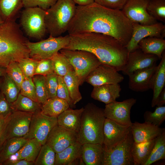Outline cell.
<instances>
[{
	"mask_svg": "<svg viewBox=\"0 0 165 165\" xmlns=\"http://www.w3.org/2000/svg\"><path fill=\"white\" fill-rule=\"evenodd\" d=\"M67 31L70 35L90 32L108 35L126 47L132 35V23L121 10L108 8L94 2L76 6Z\"/></svg>",
	"mask_w": 165,
	"mask_h": 165,
	"instance_id": "6da1fadb",
	"label": "cell"
},
{
	"mask_svg": "<svg viewBox=\"0 0 165 165\" xmlns=\"http://www.w3.org/2000/svg\"><path fill=\"white\" fill-rule=\"evenodd\" d=\"M70 41L64 49L81 50L91 52L101 63L122 71L127 63L128 53L125 47L114 37L90 32L70 35Z\"/></svg>",
	"mask_w": 165,
	"mask_h": 165,
	"instance_id": "7a4b0ae2",
	"label": "cell"
},
{
	"mask_svg": "<svg viewBox=\"0 0 165 165\" xmlns=\"http://www.w3.org/2000/svg\"><path fill=\"white\" fill-rule=\"evenodd\" d=\"M28 41L15 21H5L0 26V67L6 68L11 62L29 57Z\"/></svg>",
	"mask_w": 165,
	"mask_h": 165,
	"instance_id": "3957f363",
	"label": "cell"
},
{
	"mask_svg": "<svg viewBox=\"0 0 165 165\" xmlns=\"http://www.w3.org/2000/svg\"><path fill=\"white\" fill-rule=\"evenodd\" d=\"M105 118L104 109L93 103L87 104L84 107L82 114L77 141L82 145L87 143L102 145L103 129Z\"/></svg>",
	"mask_w": 165,
	"mask_h": 165,
	"instance_id": "277c9868",
	"label": "cell"
},
{
	"mask_svg": "<svg viewBox=\"0 0 165 165\" xmlns=\"http://www.w3.org/2000/svg\"><path fill=\"white\" fill-rule=\"evenodd\" d=\"M72 0H57L46 10L45 21L47 33L57 37L67 31L76 6Z\"/></svg>",
	"mask_w": 165,
	"mask_h": 165,
	"instance_id": "5b68a950",
	"label": "cell"
},
{
	"mask_svg": "<svg viewBox=\"0 0 165 165\" xmlns=\"http://www.w3.org/2000/svg\"><path fill=\"white\" fill-rule=\"evenodd\" d=\"M60 51L72 66L80 85L85 81L90 73L101 64L95 55L88 51L62 49Z\"/></svg>",
	"mask_w": 165,
	"mask_h": 165,
	"instance_id": "8992f818",
	"label": "cell"
},
{
	"mask_svg": "<svg viewBox=\"0 0 165 165\" xmlns=\"http://www.w3.org/2000/svg\"><path fill=\"white\" fill-rule=\"evenodd\" d=\"M71 36L53 37L37 42L29 40L27 46L29 51L30 57L34 59H51L61 50L64 49L70 42Z\"/></svg>",
	"mask_w": 165,
	"mask_h": 165,
	"instance_id": "52a82bcc",
	"label": "cell"
},
{
	"mask_svg": "<svg viewBox=\"0 0 165 165\" xmlns=\"http://www.w3.org/2000/svg\"><path fill=\"white\" fill-rule=\"evenodd\" d=\"M46 11L38 7L24 8L20 22L25 33L30 38L42 39L47 33L45 21Z\"/></svg>",
	"mask_w": 165,
	"mask_h": 165,
	"instance_id": "ba28073f",
	"label": "cell"
},
{
	"mask_svg": "<svg viewBox=\"0 0 165 165\" xmlns=\"http://www.w3.org/2000/svg\"><path fill=\"white\" fill-rule=\"evenodd\" d=\"M133 141L130 130L125 138L117 145L109 149L104 148L101 165H134L131 153Z\"/></svg>",
	"mask_w": 165,
	"mask_h": 165,
	"instance_id": "9c48e42d",
	"label": "cell"
},
{
	"mask_svg": "<svg viewBox=\"0 0 165 165\" xmlns=\"http://www.w3.org/2000/svg\"><path fill=\"white\" fill-rule=\"evenodd\" d=\"M57 125V118L47 116L41 110H38L33 114L29 131L23 137L28 140L36 138L42 145L46 143L50 131Z\"/></svg>",
	"mask_w": 165,
	"mask_h": 165,
	"instance_id": "30bf717a",
	"label": "cell"
},
{
	"mask_svg": "<svg viewBox=\"0 0 165 165\" xmlns=\"http://www.w3.org/2000/svg\"><path fill=\"white\" fill-rule=\"evenodd\" d=\"M33 114L18 111H12L6 122L5 134L6 139L23 137L26 135Z\"/></svg>",
	"mask_w": 165,
	"mask_h": 165,
	"instance_id": "8fae6325",
	"label": "cell"
},
{
	"mask_svg": "<svg viewBox=\"0 0 165 165\" xmlns=\"http://www.w3.org/2000/svg\"><path fill=\"white\" fill-rule=\"evenodd\" d=\"M132 23V31L130 41L126 46L128 54L139 48L138 43L143 39L148 37L164 38L165 36V25L161 22L152 24L142 25Z\"/></svg>",
	"mask_w": 165,
	"mask_h": 165,
	"instance_id": "7c38bea8",
	"label": "cell"
},
{
	"mask_svg": "<svg viewBox=\"0 0 165 165\" xmlns=\"http://www.w3.org/2000/svg\"><path fill=\"white\" fill-rule=\"evenodd\" d=\"M136 101V99L131 98L121 102L116 101L106 105L104 109L105 117L122 125L131 127L132 122L130 110Z\"/></svg>",
	"mask_w": 165,
	"mask_h": 165,
	"instance_id": "4fadbf2b",
	"label": "cell"
},
{
	"mask_svg": "<svg viewBox=\"0 0 165 165\" xmlns=\"http://www.w3.org/2000/svg\"><path fill=\"white\" fill-rule=\"evenodd\" d=\"M149 0H128L121 11L132 23L148 25L155 24L157 20L148 13L147 8Z\"/></svg>",
	"mask_w": 165,
	"mask_h": 165,
	"instance_id": "5bb4252c",
	"label": "cell"
},
{
	"mask_svg": "<svg viewBox=\"0 0 165 165\" xmlns=\"http://www.w3.org/2000/svg\"><path fill=\"white\" fill-rule=\"evenodd\" d=\"M124 77L112 67L101 63L88 75L85 81L93 87L119 83Z\"/></svg>",
	"mask_w": 165,
	"mask_h": 165,
	"instance_id": "9a60e30c",
	"label": "cell"
},
{
	"mask_svg": "<svg viewBox=\"0 0 165 165\" xmlns=\"http://www.w3.org/2000/svg\"><path fill=\"white\" fill-rule=\"evenodd\" d=\"M77 133L57 125L49 133L46 143L56 153L61 152L77 141Z\"/></svg>",
	"mask_w": 165,
	"mask_h": 165,
	"instance_id": "2e32d148",
	"label": "cell"
},
{
	"mask_svg": "<svg viewBox=\"0 0 165 165\" xmlns=\"http://www.w3.org/2000/svg\"><path fill=\"white\" fill-rule=\"evenodd\" d=\"M130 128L106 118L103 129L104 148H111L124 140L130 131Z\"/></svg>",
	"mask_w": 165,
	"mask_h": 165,
	"instance_id": "e0dca14e",
	"label": "cell"
},
{
	"mask_svg": "<svg viewBox=\"0 0 165 165\" xmlns=\"http://www.w3.org/2000/svg\"><path fill=\"white\" fill-rule=\"evenodd\" d=\"M159 59L156 55L145 53L138 48L128 54L127 63L122 72L124 75H128L137 70L156 64Z\"/></svg>",
	"mask_w": 165,
	"mask_h": 165,
	"instance_id": "ac0fdd59",
	"label": "cell"
},
{
	"mask_svg": "<svg viewBox=\"0 0 165 165\" xmlns=\"http://www.w3.org/2000/svg\"><path fill=\"white\" fill-rule=\"evenodd\" d=\"M130 128L134 141L138 143L155 139L165 130L152 124L145 122L132 123Z\"/></svg>",
	"mask_w": 165,
	"mask_h": 165,
	"instance_id": "d6986e66",
	"label": "cell"
},
{
	"mask_svg": "<svg viewBox=\"0 0 165 165\" xmlns=\"http://www.w3.org/2000/svg\"><path fill=\"white\" fill-rule=\"evenodd\" d=\"M157 65L137 70L129 75L128 86L131 90L136 92H143L150 89L151 77Z\"/></svg>",
	"mask_w": 165,
	"mask_h": 165,
	"instance_id": "ffe728a7",
	"label": "cell"
},
{
	"mask_svg": "<svg viewBox=\"0 0 165 165\" xmlns=\"http://www.w3.org/2000/svg\"><path fill=\"white\" fill-rule=\"evenodd\" d=\"M121 88L119 83L94 87L91 94L93 99L107 105L114 102L120 96Z\"/></svg>",
	"mask_w": 165,
	"mask_h": 165,
	"instance_id": "44dd1931",
	"label": "cell"
},
{
	"mask_svg": "<svg viewBox=\"0 0 165 165\" xmlns=\"http://www.w3.org/2000/svg\"><path fill=\"white\" fill-rule=\"evenodd\" d=\"M84 107L73 109L68 108L57 118V125L67 130L79 132L81 125V117Z\"/></svg>",
	"mask_w": 165,
	"mask_h": 165,
	"instance_id": "7402d4cb",
	"label": "cell"
},
{
	"mask_svg": "<svg viewBox=\"0 0 165 165\" xmlns=\"http://www.w3.org/2000/svg\"><path fill=\"white\" fill-rule=\"evenodd\" d=\"M165 86V51L163 52L161 61L157 65L151 77L150 89L153 91V96L151 102L152 107L156 106L157 99Z\"/></svg>",
	"mask_w": 165,
	"mask_h": 165,
	"instance_id": "603a6c76",
	"label": "cell"
},
{
	"mask_svg": "<svg viewBox=\"0 0 165 165\" xmlns=\"http://www.w3.org/2000/svg\"><path fill=\"white\" fill-rule=\"evenodd\" d=\"M104 152L103 145L85 143L82 145V158L86 165H101Z\"/></svg>",
	"mask_w": 165,
	"mask_h": 165,
	"instance_id": "cb8c5ba5",
	"label": "cell"
},
{
	"mask_svg": "<svg viewBox=\"0 0 165 165\" xmlns=\"http://www.w3.org/2000/svg\"><path fill=\"white\" fill-rule=\"evenodd\" d=\"M82 145L76 141L61 152L56 153L54 165L71 164L82 158Z\"/></svg>",
	"mask_w": 165,
	"mask_h": 165,
	"instance_id": "d4e9b609",
	"label": "cell"
},
{
	"mask_svg": "<svg viewBox=\"0 0 165 165\" xmlns=\"http://www.w3.org/2000/svg\"><path fill=\"white\" fill-rule=\"evenodd\" d=\"M155 138L138 143L133 141L131 153L134 165H144L150 154Z\"/></svg>",
	"mask_w": 165,
	"mask_h": 165,
	"instance_id": "484cf974",
	"label": "cell"
},
{
	"mask_svg": "<svg viewBox=\"0 0 165 165\" xmlns=\"http://www.w3.org/2000/svg\"><path fill=\"white\" fill-rule=\"evenodd\" d=\"M138 46L144 53L156 55L161 59L165 49V40L162 38L147 37L139 42Z\"/></svg>",
	"mask_w": 165,
	"mask_h": 165,
	"instance_id": "4316f807",
	"label": "cell"
},
{
	"mask_svg": "<svg viewBox=\"0 0 165 165\" xmlns=\"http://www.w3.org/2000/svg\"><path fill=\"white\" fill-rule=\"evenodd\" d=\"M28 140L24 137L6 140L0 149V165L16 153Z\"/></svg>",
	"mask_w": 165,
	"mask_h": 165,
	"instance_id": "83f0119b",
	"label": "cell"
},
{
	"mask_svg": "<svg viewBox=\"0 0 165 165\" xmlns=\"http://www.w3.org/2000/svg\"><path fill=\"white\" fill-rule=\"evenodd\" d=\"M67 101L55 97L48 99L41 104V110L45 114L57 118L62 112L69 108Z\"/></svg>",
	"mask_w": 165,
	"mask_h": 165,
	"instance_id": "f1b7e54d",
	"label": "cell"
},
{
	"mask_svg": "<svg viewBox=\"0 0 165 165\" xmlns=\"http://www.w3.org/2000/svg\"><path fill=\"white\" fill-rule=\"evenodd\" d=\"M42 145L36 138L29 139L15 155L14 159L34 162Z\"/></svg>",
	"mask_w": 165,
	"mask_h": 165,
	"instance_id": "f546056e",
	"label": "cell"
},
{
	"mask_svg": "<svg viewBox=\"0 0 165 165\" xmlns=\"http://www.w3.org/2000/svg\"><path fill=\"white\" fill-rule=\"evenodd\" d=\"M23 7L22 0H0V16L4 22L15 21Z\"/></svg>",
	"mask_w": 165,
	"mask_h": 165,
	"instance_id": "4dcf8cb0",
	"label": "cell"
},
{
	"mask_svg": "<svg viewBox=\"0 0 165 165\" xmlns=\"http://www.w3.org/2000/svg\"><path fill=\"white\" fill-rule=\"evenodd\" d=\"M12 111H18L34 113L41 110V104L20 93L16 100L10 103Z\"/></svg>",
	"mask_w": 165,
	"mask_h": 165,
	"instance_id": "1f68e13d",
	"label": "cell"
},
{
	"mask_svg": "<svg viewBox=\"0 0 165 165\" xmlns=\"http://www.w3.org/2000/svg\"><path fill=\"white\" fill-rule=\"evenodd\" d=\"M68 88L70 97L73 105H75L82 99L79 90L80 85L79 80L73 70L69 71L63 77Z\"/></svg>",
	"mask_w": 165,
	"mask_h": 165,
	"instance_id": "d6a6232c",
	"label": "cell"
},
{
	"mask_svg": "<svg viewBox=\"0 0 165 165\" xmlns=\"http://www.w3.org/2000/svg\"><path fill=\"white\" fill-rule=\"evenodd\" d=\"M165 159V130L155 138L150 154L144 165H150Z\"/></svg>",
	"mask_w": 165,
	"mask_h": 165,
	"instance_id": "836d02e7",
	"label": "cell"
},
{
	"mask_svg": "<svg viewBox=\"0 0 165 165\" xmlns=\"http://www.w3.org/2000/svg\"><path fill=\"white\" fill-rule=\"evenodd\" d=\"M4 76V80L1 87V92L4 95L8 102L11 103L16 99L20 90L16 84L6 74Z\"/></svg>",
	"mask_w": 165,
	"mask_h": 165,
	"instance_id": "e575fe53",
	"label": "cell"
},
{
	"mask_svg": "<svg viewBox=\"0 0 165 165\" xmlns=\"http://www.w3.org/2000/svg\"><path fill=\"white\" fill-rule=\"evenodd\" d=\"M54 72L58 76L63 77L73 70L67 58L60 52H58L51 58Z\"/></svg>",
	"mask_w": 165,
	"mask_h": 165,
	"instance_id": "d590c367",
	"label": "cell"
},
{
	"mask_svg": "<svg viewBox=\"0 0 165 165\" xmlns=\"http://www.w3.org/2000/svg\"><path fill=\"white\" fill-rule=\"evenodd\" d=\"M147 10L156 20L165 22V0H149Z\"/></svg>",
	"mask_w": 165,
	"mask_h": 165,
	"instance_id": "8d00e7d4",
	"label": "cell"
},
{
	"mask_svg": "<svg viewBox=\"0 0 165 165\" xmlns=\"http://www.w3.org/2000/svg\"><path fill=\"white\" fill-rule=\"evenodd\" d=\"M56 153L47 143L42 145L34 162L35 165H54Z\"/></svg>",
	"mask_w": 165,
	"mask_h": 165,
	"instance_id": "74e56055",
	"label": "cell"
},
{
	"mask_svg": "<svg viewBox=\"0 0 165 165\" xmlns=\"http://www.w3.org/2000/svg\"><path fill=\"white\" fill-rule=\"evenodd\" d=\"M144 118L145 122L160 127L165 119V106H157L153 112L146 111Z\"/></svg>",
	"mask_w": 165,
	"mask_h": 165,
	"instance_id": "f35d334b",
	"label": "cell"
},
{
	"mask_svg": "<svg viewBox=\"0 0 165 165\" xmlns=\"http://www.w3.org/2000/svg\"><path fill=\"white\" fill-rule=\"evenodd\" d=\"M32 79L35 87L38 102L42 104L48 99L45 85L46 76L35 75Z\"/></svg>",
	"mask_w": 165,
	"mask_h": 165,
	"instance_id": "ab89813d",
	"label": "cell"
},
{
	"mask_svg": "<svg viewBox=\"0 0 165 165\" xmlns=\"http://www.w3.org/2000/svg\"><path fill=\"white\" fill-rule=\"evenodd\" d=\"M6 74L16 84L20 90L21 84L25 76L18 63L12 62L10 63L6 68Z\"/></svg>",
	"mask_w": 165,
	"mask_h": 165,
	"instance_id": "60d3db41",
	"label": "cell"
},
{
	"mask_svg": "<svg viewBox=\"0 0 165 165\" xmlns=\"http://www.w3.org/2000/svg\"><path fill=\"white\" fill-rule=\"evenodd\" d=\"M38 61L29 57L23 59L18 62L25 77L32 78L34 75Z\"/></svg>",
	"mask_w": 165,
	"mask_h": 165,
	"instance_id": "b9f144b4",
	"label": "cell"
},
{
	"mask_svg": "<svg viewBox=\"0 0 165 165\" xmlns=\"http://www.w3.org/2000/svg\"><path fill=\"white\" fill-rule=\"evenodd\" d=\"M20 93L38 102L35 87L32 78L25 77L21 84Z\"/></svg>",
	"mask_w": 165,
	"mask_h": 165,
	"instance_id": "7bdbcfd3",
	"label": "cell"
},
{
	"mask_svg": "<svg viewBox=\"0 0 165 165\" xmlns=\"http://www.w3.org/2000/svg\"><path fill=\"white\" fill-rule=\"evenodd\" d=\"M58 77L54 72L46 76L45 85L48 99L57 96Z\"/></svg>",
	"mask_w": 165,
	"mask_h": 165,
	"instance_id": "ee69618b",
	"label": "cell"
},
{
	"mask_svg": "<svg viewBox=\"0 0 165 165\" xmlns=\"http://www.w3.org/2000/svg\"><path fill=\"white\" fill-rule=\"evenodd\" d=\"M54 72L52 61L51 59H44L38 60L35 75L46 76Z\"/></svg>",
	"mask_w": 165,
	"mask_h": 165,
	"instance_id": "f6af8a7d",
	"label": "cell"
},
{
	"mask_svg": "<svg viewBox=\"0 0 165 165\" xmlns=\"http://www.w3.org/2000/svg\"><path fill=\"white\" fill-rule=\"evenodd\" d=\"M57 0H22L24 8L38 7L46 10L54 4Z\"/></svg>",
	"mask_w": 165,
	"mask_h": 165,
	"instance_id": "bcb514c9",
	"label": "cell"
},
{
	"mask_svg": "<svg viewBox=\"0 0 165 165\" xmlns=\"http://www.w3.org/2000/svg\"><path fill=\"white\" fill-rule=\"evenodd\" d=\"M56 97L66 101L69 105H73L68 88L63 77L59 76L58 77V86Z\"/></svg>",
	"mask_w": 165,
	"mask_h": 165,
	"instance_id": "7dc6e473",
	"label": "cell"
},
{
	"mask_svg": "<svg viewBox=\"0 0 165 165\" xmlns=\"http://www.w3.org/2000/svg\"><path fill=\"white\" fill-rule=\"evenodd\" d=\"M95 2L112 9L121 10L128 0H94Z\"/></svg>",
	"mask_w": 165,
	"mask_h": 165,
	"instance_id": "c3c4849f",
	"label": "cell"
},
{
	"mask_svg": "<svg viewBox=\"0 0 165 165\" xmlns=\"http://www.w3.org/2000/svg\"><path fill=\"white\" fill-rule=\"evenodd\" d=\"M12 112L10 103L7 100L4 95L1 92L0 94V117L6 118Z\"/></svg>",
	"mask_w": 165,
	"mask_h": 165,
	"instance_id": "681fc988",
	"label": "cell"
},
{
	"mask_svg": "<svg viewBox=\"0 0 165 165\" xmlns=\"http://www.w3.org/2000/svg\"><path fill=\"white\" fill-rule=\"evenodd\" d=\"M8 117L6 118L0 117V149L6 140L5 136V130L6 120Z\"/></svg>",
	"mask_w": 165,
	"mask_h": 165,
	"instance_id": "f907efd6",
	"label": "cell"
},
{
	"mask_svg": "<svg viewBox=\"0 0 165 165\" xmlns=\"http://www.w3.org/2000/svg\"><path fill=\"white\" fill-rule=\"evenodd\" d=\"M3 165H32L34 162L24 160L8 159L4 162Z\"/></svg>",
	"mask_w": 165,
	"mask_h": 165,
	"instance_id": "816d5d0a",
	"label": "cell"
},
{
	"mask_svg": "<svg viewBox=\"0 0 165 165\" xmlns=\"http://www.w3.org/2000/svg\"><path fill=\"white\" fill-rule=\"evenodd\" d=\"M165 104V88L162 91L158 96L156 103V106H161Z\"/></svg>",
	"mask_w": 165,
	"mask_h": 165,
	"instance_id": "f5cc1de1",
	"label": "cell"
},
{
	"mask_svg": "<svg viewBox=\"0 0 165 165\" xmlns=\"http://www.w3.org/2000/svg\"><path fill=\"white\" fill-rule=\"evenodd\" d=\"M75 4L80 6H85L92 4L94 2V0H72Z\"/></svg>",
	"mask_w": 165,
	"mask_h": 165,
	"instance_id": "db71d44e",
	"label": "cell"
},
{
	"mask_svg": "<svg viewBox=\"0 0 165 165\" xmlns=\"http://www.w3.org/2000/svg\"><path fill=\"white\" fill-rule=\"evenodd\" d=\"M6 74V68L0 67V76H4Z\"/></svg>",
	"mask_w": 165,
	"mask_h": 165,
	"instance_id": "11a10c76",
	"label": "cell"
},
{
	"mask_svg": "<svg viewBox=\"0 0 165 165\" xmlns=\"http://www.w3.org/2000/svg\"><path fill=\"white\" fill-rule=\"evenodd\" d=\"M4 22V21L3 20L0 16V26L2 25Z\"/></svg>",
	"mask_w": 165,
	"mask_h": 165,
	"instance_id": "9f6ffc18",
	"label": "cell"
},
{
	"mask_svg": "<svg viewBox=\"0 0 165 165\" xmlns=\"http://www.w3.org/2000/svg\"><path fill=\"white\" fill-rule=\"evenodd\" d=\"M2 84V82L1 81V80H0V88L1 87Z\"/></svg>",
	"mask_w": 165,
	"mask_h": 165,
	"instance_id": "6f0895ef",
	"label": "cell"
}]
</instances>
